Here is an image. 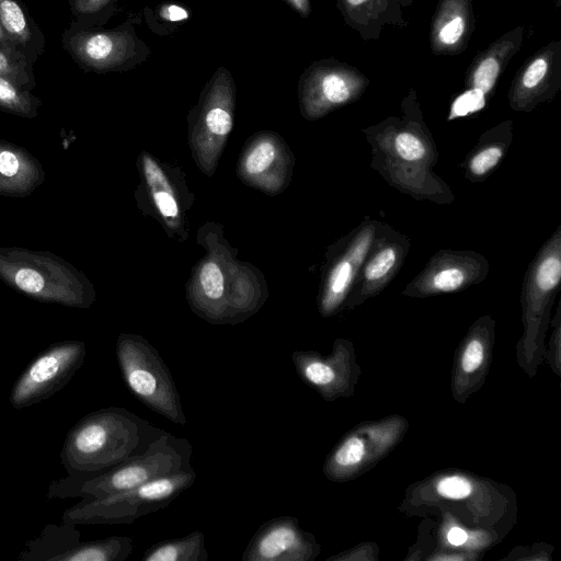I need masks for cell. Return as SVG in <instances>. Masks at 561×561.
I'll use <instances>...</instances> for the list:
<instances>
[{
	"instance_id": "cell-1",
	"label": "cell",
	"mask_w": 561,
	"mask_h": 561,
	"mask_svg": "<svg viewBox=\"0 0 561 561\" xmlns=\"http://www.w3.org/2000/svg\"><path fill=\"white\" fill-rule=\"evenodd\" d=\"M163 432L127 409H101L69 431L61 461L69 478H90L142 453Z\"/></svg>"
},
{
	"instance_id": "cell-2",
	"label": "cell",
	"mask_w": 561,
	"mask_h": 561,
	"mask_svg": "<svg viewBox=\"0 0 561 561\" xmlns=\"http://www.w3.org/2000/svg\"><path fill=\"white\" fill-rule=\"evenodd\" d=\"M0 279L34 300L88 308L95 298L87 276L47 250L0 248Z\"/></svg>"
},
{
	"instance_id": "cell-3",
	"label": "cell",
	"mask_w": 561,
	"mask_h": 561,
	"mask_svg": "<svg viewBox=\"0 0 561 561\" xmlns=\"http://www.w3.org/2000/svg\"><path fill=\"white\" fill-rule=\"evenodd\" d=\"M192 450L186 438L164 431L142 453L107 471L85 479L67 477L53 482L49 495L93 500L130 490L191 467Z\"/></svg>"
},
{
	"instance_id": "cell-4",
	"label": "cell",
	"mask_w": 561,
	"mask_h": 561,
	"mask_svg": "<svg viewBox=\"0 0 561 561\" xmlns=\"http://www.w3.org/2000/svg\"><path fill=\"white\" fill-rule=\"evenodd\" d=\"M561 280V226L542 245L524 279L522 307L524 334L517 344V360L534 377L545 353L551 307Z\"/></svg>"
},
{
	"instance_id": "cell-5",
	"label": "cell",
	"mask_w": 561,
	"mask_h": 561,
	"mask_svg": "<svg viewBox=\"0 0 561 561\" xmlns=\"http://www.w3.org/2000/svg\"><path fill=\"white\" fill-rule=\"evenodd\" d=\"M116 357L126 387L135 398L168 421L186 424L173 376L148 341L135 334H121Z\"/></svg>"
},
{
	"instance_id": "cell-6",
	"label": "cell",
	"mask_w": 561,
	"mask_h": 561,
	"mask_svg": "<svg viewBox=\"0 0 561 561\" xmlns=\"http://www.w3.org/2000/svg\"><path fill=\"white\" fill-rule=\"evenodd\" d=\"M197 478L191 467L151 480L137 488L102 499L83 500L62 515L65 524H130L137 518L168 506L193 485Z\"/></svg>"
},
{
	"instance_id": "cell-7",
	"label": "cell",
	"mask_w": 561,
	"mask_h": 561,
	"mask_svg": "<svg viewBox=\"0 0 561 561\" xmlns=\"http://www.w3.org/2000/svg\"><path fill=\"white\" fill-rule=\"evenodd\" d=\"M134 19L114 28L84 26L71 21L61 46L85 72L126 71L146 59L149 49L137 36Z\"/></svg>"
},
{
	"instance_id": "cell-8",
	"label": "cell",
	"mask_w": 561,
	"mask_h": 561,
	"mask_svg": "<svg viewBox=\"0 0 561 561\" xmlns=\"http://www.w3.org/2000/svg\"><path fill=\"white\" fill-rule=\"evenodd\" d=\"M408 422L399 415L364 423L350 431L328 455L324 476L345 482L363 473L388 455L403 438Z\"/></svg>"
},
{
	"instance_id": "cell-9",
	"label": "cell",
	"mask_w": 561,
	"mask_h": 561,
	"mask_svg": "<svg viewBox=\"0 0 561 561\" xmlns=\"http://www.w3.org/2000/svg\"><path fill=\"white\" fill-rule=\"evenodd\" d=\"M85 353V344L81 341L51 344L14 382L9 397L11 405L23 409L54 396L82 366Z\"/></svg>"
},
{
	"instance_id": "cell-10",
	"label": "cell",
	"mask_w": 561,
	"mask_h": 561,
	"mask_svg": "<svg viewBox=\"0 0 561 561\" xmlns=\"http://www.w3.org/2000/svg\"><path fill=\"white\" fill-rule=\"evenodd\" d=\"M291 360L300 380L324 400L334 401L354 392L360 369L350 341L336 340L329 355L316 351H295Z\"/></svg>"
},
{
	"instance_id": "cell-11",
	"label": "cell",
	"mask_w": 561,
	"mask_h": 561,
	"mask_svg": "<svg viewBox=\"0 0 561 561\" xmlns=\"http://www.w3.org/2000/svg\"><path fill=\"white\" fill-rule=\"evenodd\" d=\"M489 272L485 257L470 250H442L402 291L409 297H428L460 291L482 282Z\"/></svg>"
},
{
	"instance_id": "cell-12",
	"label": "cell",
	"mask_w": 561,
	"mask_h": 561,
	"mask_svg": "<svg viewBox=\"0 0 561 561\" xmlns=\"http://www.w3.org/2000/svg\"><path fill=\"white\" fill-rule=\"evenodd\" d=\"M320 545L311 533L300 528L295 516L274 517L255 531L242 561H313Z\"/></svg>"
},
{
	"instance_id": "cell-13",
	"label": "cell",
	"mask_w": 561,
	"mask_h": 561,
	"mask_svg": "<svg viewBox=\"0 0 561 561\" xmlns=\"http://www.w3.org/2000/svg\"><path fill=\"white\" fill-rule=\"evenodd\" d=\"M410 248L409 240L389 227L380 225L373 245L354 283L348 308L378 295L397 275Z\"/></svg>"
},
{
	"instance_id": "cell-14",
	"label": "cell",
	"mask_w": 561,
	"mask_h": 561,
	"mask_svg": "<svg viewBox=\"0 0 561 561\" xmlns=\"http://www.w3.org/2000/svg\"><path fill=\"white\" fill-rule=\"evenodd\" d=\"M494 324L490 316L478 319L456 352L451 391L459 403L476 392L485 379L492 356Z\"/></svg>"
},
{
	"instance_id": "cell-15",
	"label": "cell",
	"mask_w": 561,
	"mask_h": 561,
	"mask_svg": "<svg viewBox=\"0 0 561 561\" xmlns=\"http://www.w3.org/2000/svg\"><path fill=\"white\" fill-rule=\"evenodd\" d=\"M362 80L348 69L328 62L310 66L300 78L301 104L312 114L343 105L358 95Z\"/></svg>"
},
{
	"instance_id": "cell-16",
	"label": "cell",
	"mask_w": 561,
	"mask_h": 561,
	"mask_svg": "<svg viewBox=\"0 0 561 561\" xmlns=\"http://www.w3.org/2000/svg\"><path fill=\"white\" fill-rule=\"evenodd\" d=\"M380 225V222L368 221L355 229L345 252L329 274L321 301V312L324 316L334 313L350 294Z\"/></svg>"
},
{
	"instance_id": "cell-17",
	"label": "cell",
	"mask_w": 561,
	"mask_h": 561,
	"mask_svg": "<svg viewBox=\"0 0 561 561\" xmlns=\"http://www.w3.org/2000/svg\"><path fill=\"white\" fill-rule=\"evenodd\" d=\"M46 178L39 160L14 142L0 139V196H30Z\"/></svg>"
},
{
	"instance_id": "cell-18",
	"label": "cell",
	"mask_w": 561,
	"mask_h": 561,
	"mask_svg": "<svg viewBox=\"0 0 561 561\" xmlns=\"http://www.w3.org/2000/svg\"><path fill=\"white\" fill-rule=\"evenodd\" d=\"M0 23L11 46L34 65L45 50V36L21 0H0Z\"/></svg>"
},
{
	"instance_id": "cell-19",
	"label": "cell",
	"mask_w": 561,
	"mask_h": 561,
	"mask_svg": "<svg viewBox=\"0 0 561 561\" xmlns=\"http://www.w3.org/2000/svg\"><path fill=\"white\" fill-rule=\"evenodd\" d=\"M205 535L193 531L185 536L163 540L149 547L141 561H207Z\"/></svg>"
},
{
	"instance_id": "cell-20",
	"label": "cell",
	"mask_w": 561,
	"mask_h": 561,
	"mask_svg": "<svg viewBox=\"0 0 561 561\" xmlns=\"http://www.w3.org/2000/svg\"><path fill=\"white\" fill-rule=\"evenodd\" d=\"M134 550L127 536H112L102 540L77 543L56 558L58 561H125Z\"/></svg>"
},
{
	"instance_id": "cell-21",
	"label": "cell",
	"mask_w": 561,
	"mask_h": 561,
	"mask_svg": "<svg viewBox=\"0 0 561 561\" xmlns=\"http://www.w3.org/2000/svg\"><path fill=\"white\" fill-rule=\"evenodd\" d=\"M41 99L14 82L0 77V111L24 118H35Z\"/></svg>"
},
{
	"instance_id": "cell-22",
	"label": "cell",
	"mask_w": 561,
	"mask_h": 561,
	"mask_svg": "<svg viewBox=\"0 0 561 561\" xmlns=\"http://www.w3.org/2000/svg\"><path fill=\"white\" fill-rule=\"evenodd\" d=\"M507 148L508 140L490 139L485 135L481 137L467 160V176L471 181L485 176L499 164Z\"/></svg>"
},
{
	"instance_id": "cell-23",
	"label": "cell",
	"mask_w": 561,
	"mask_h": 561,
	"mask_svg": "<svg viewBox=\"0 0 561 561\" xmlns=\"http://www.w3.org/2000/svg\"><path fill=\"white\" fill-rule=\"evenodd\" d=\"M0 77L30 91L36 87L33 65L13 47H0Z\"/></svg>"
},
{
	"instance_id": "cell-24",
	"label": "cell",
	"mask_w": 561,
	"mask_h": 561,
	"mask_svg": "<svg viewBox=\"0 0 561 561\" xmlns=\"http://www.w3.org/2000/svg\"><path fill=\"white\" fill-rule=\"evenodd\" d=\"M72 22L103 26L117 11L118 0H68Z\"/></svg>"
},
{
	"instance_id": "cell-25",
	"label": "cell",
	"mask_w": 561,
	"mask_h": 561,
	"mask_svg": "<svg viewBox=\"0 0 561 561\" xmlns=\"http://www.w3.org/2000/svg\"><path fill=\"white\" fill-rule=\"evenodd\" d=\"M481 484L467 474L449 473L434 478L430 483V489L439 499L465 502L474 495Z\"/></svg>"
},
{
	"instance_id": "cell-26",
	"label": "cell",
	"mask_w": 561,
	"mask_h": 561,
	"mask_svg": "<svg viewBox=\"0 0 561 561\" xmlns=\"http://www.w3.org/2000/svg\"><path fill=\"white\" fill-rule=\"evenodd\" d=\"M393 148L397 156L407 162H428L432 152L425 141L412 130H402L396 135Z\"/></svg>"
},
{
	"instance_id": "cell-27",
	"label": "cell",
	"mask_w": 561,
	"mask_h": 561,
	"mask_svg": "<svg viewBox=\"0 0 561 561\" xmlns=\"http://www.w3.org/2000/svg\"><path fill=\"white\" fill-rule=\"evenodd\" d=\"M485 105V94L477 88L460 94L453 103L448 119L467 116L482 110Z\"/></svg>"
},
{
	"instance_id": "cell-28",
	"label": "cell",
	"mask_w": 561,
	"mask_h": 561,
	"mask_svg": "<svg viewBox=\"0 0 561 561\" xmlns=\"http://www.w3.org/2000/svg\"><path fill=\"white\" fill-rule=\"evenodd\" d=\"M500 73V64L493 56L485 57L476 68L472 76V88L480 89L484 94L494 87Z\"/></svg>"
},
{
	"instance_id": "cell-29",
	"label": "cell",
	"mask_w": 561,
	"mask_h": 561,
	"mask_svg": "<svg viewBox=\"0 0 561 561\" xmlns=\"http://www.w3.org/2000/svg\"><path fill=\"white\" fill-rule=\"evenodd\" d=\"M205 295L210 299H218L224 293V276L220 268L213 262L206 263L199 275Z\"/></svg>"
},
{
	"instance_id": "cell-30",
	"label": "cell",
	"mask_w": 561,
	"mask_h": 561,
	"mask_svg": "<svg viewBox=\"0 0 561 561\" xmlns=\"http://www.w3.org/2000/svg\"><path fill=\"white\" fill-rule=\"evenodd\" d=\"M274 158V146L270 142H261L247 157L245 169L250 174H259L271 165Z\"/></svg>"
},
{
	"instance_id": "cell-31",
	"label": "cell",
	"mask_w": 561,
	"mask_h": 561,
	"mask_svg": "<svg viewBox=\"0 0 561 561\" xmlns=\"http://www.w3.org/2000/svg\"><path fill=\"white\" fill-rule=\"evenodd\" d=\"M466 28L465 19L460 14H453L440 24L437 39L445 46L455 45L462 37Z\"/></svg>"
},
{
	"instance_id": "cell-32",
	"label": "cell",
	"mask_w": 561,
	"mask_h": 561,
	"mask_svg": "<svg viewBox=\"0 0 561 561\" xmlns=\"http://www.w3.org/2000/svg\"><path fill=\"white\" fill-rule=\"evenodd\" d=\"M190 19V11L186 8L174 3H165L156 10L153 18H147L148 21L152 20L150 28L158 25L161 21L168 24H178Z\"/></svg>"
},
{
	"instance_id": "cell-33",
	"label": "cell",
	"mask_w": 561,
	"mask_h": 561,
	"mask_svg": "<svg viewBox=\"0 0 561 561\" xmlns=\"http://www.w3.org/2000/svg\"><path fill=\"white\" fill-rule=\"evenodd\" d=\"M548 71V61L543 57H538L529 64L522 77V85L527 90H534L541 83Z\"/></svg>"
},
{
	"instance_id": "cell-34",
	"label": "cell",
	"mask_w": 561,
	"mask_h": 561,
	"mask_svg": "<svg viewBox=\"0 0 561 561\" xmlns=\"http://www.w3.org/2000/svg\"><path fill=\"white\" fill-rule=\"evenodd\" d=\"M376 553H378V549L375 545L365 543L332 556L328 558L327 561L376 560Z\"/></svg>"
},
{
	"instance_id": "cell-35",
	"label": "cell",
	"mask_w": 561,
	"mask_h": 561,
	"mask_svg": "<svg viewBox=\"0 0 561 561\" xmlns=\"http://www.w3.org/2000/svg\"><path fill=\"white\" fill-rule=\"evenodd\" d=\"M556 325L554 332L550 340V365L551 369L560 376V307H558L557 316H556Z\"/></svg>"
},
{
	"instance_id": "cell-36",
	"label": "cell",
	"mask_w": 561,
	"mask_h": 561,
	"mask_svg": "<svg viewBox=\"0 0 561 561\" xmlns=\"http://www.w3.org/2000/svg\"><path fill=\"white\" fill-rule=\"evenodd\" d=\"M153 199L163 216L175 217L178 215L179 209L176 202L168 191L154 192Z\"/></svg>"
},
{
	"instance_id": "cell-37",
	"label": "cell",
	"mask_w": 561,
	"mask_h": 561,
	"mask_svg": "<svg viewBox=\"0 0 561 561\" xmlns=\"http://www.w3.org/2000/svg\"><path fill=\"white\" fill-rule=\"evenodd\" d=\"M144 168L148 183L152 187H157L158 185H160L164 187L167 191H170V186L161 169L149 157H144Z\"/></svg>"
},
{
	"instance_id": "cell-38",
	"label": "cell",
	"mask_w": 561,
	"mask_h": 561,
	"mask_svg": "<svg viewBox=\"0 0 561 561\" xmlns=\"http://www.w3.org/2000/svg\"><path fill=\"white\" fill-rule=\"evenodd\" d=\"M468 536L469 534L465 529L454 526L447 531L446 540L453 547H461L466 545Z\"/></svg>"
},
{
	"instance_id": "cell-39",
	"label": "cell",
	"mask_w": 561,
	"mask_h": 561,
	"mask_svg": "<svg viewBox=\"0 0 561 561\" xmlns=\"http://www.w3.org/2000/svg\"><path fill=\"white\" fill-rule=\"evenodd\" d=\"M293 10L298 12L301 16H308L310 13L309 0H284Z\"/></svg>"
},
{
	"instance_id": "cell-40",
	"label": "cell",
	"mask_w": 561,
	"mask_h": 561,
	"mask_svg": "<svg viewBox=\"0 0 561 561\" xmlns=\"http://www.w3.org/2000/svg\"><path fill=\"white\" fill-rule=\"evenodd\" d=\"M0 47H12L0 23Z\"/></svg>"
},
{
	"instance_id": "cell-41",
	"label": "cell",
	"mask_w": 561,
	"mask_h": 561,
	"mask_svg": "<svg viewBox=\"0 0 561 561\" xmlns=\"http://www.w3.org/2000/svg\"><path fill=\"white\" fill-rule=\"evenodd\" d=\"M350 5L355 7L359 5L368 0H345Z\"/></svg>"
}]
</instances>
